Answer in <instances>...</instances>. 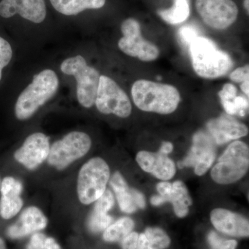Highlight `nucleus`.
<instances>
[{
	"label": "nucleus",
	"instance_id": "5701e85b",
	"mask_svg": "<svg viewBox=\"0 0 249 249\" xmlns=\"http://www.w3.org/2000/svg\"><path fill=\"white\" fill-rule=\"evenodd\" d=\"M23 200L20 195L14 193L1 194L0 199V217L9 220L17 215L23 206Z\"/></svg>",
	"mask_w": 249,
	"mask_h": 249
},
{
	"label": "nucleus",
	"instance_id": "79ce46f5",
	"mask_svg": "<svg viewBox=\"0 0 249 249\" xmlns=\"http://www.w3.org/2000/svg\"><path fill=\"white\" fill-rule=\"evenodd\" d=\"M244 6L247 14H249V0H244Z\"/></svg>",
	"mask_w": 249,
	"mask_h": 249
},
{
	"label": "nucleus",
	"instance_id": "aec40b11",
	"mask_svg": "<svg viewBox=\"0 0 249 249\" xmlns=\"http://www.w3.org/2000/svg\"><path fill=\"white\" fill-rule=\"evenodd\" d=\"M110 185L115 193L121 211L126 213L135 212L137 206L134 202L132 191L119 172L114 174L110 180Z\"/></svg>",
	"mask_w": 249,
	"mask_h": 249
},
{
	"label": "nucleus",
	"instance_id": "7c9ffc66",
	"mask_svg": "<svg viewBox=\"0 0 249 249\" xmlns=\"http://www.w3.org/2000/svg\"><path fill=\"white\" fill-rule=\"evenodd\" d=\"M47 237V235L42 232H34L31 235L26 249H43Z\"/></svg>",
	"mask_w": 249,
	"mask_h": 249
},
{
	"label": "nucleus",
	"instance_id": "0eeeda50",
	"mask_svg": "<svg viewBox=\"0 0 249 249\" xmlns=\"http://www.w3.org/2000/svg\"><path fill=\"white\" fill-rule=\"evenodd\" d=\"M91 147V138L88 134L73 131L52 144L47 161L55 169L65 170L87 155Z\"/></svg>",
	"mask_w": 249,
	"mask_h": 249
},
{
	"label": "nucleus",
	"instance_id": "c9c22d12",
	"mask_svg": "<svg viewBox=\"0 0 249 249\" xmlns=\"http://www.w3.org/2000/svg\"><path fill=\"white\" fill-rule=\"evenodd\" d=\"M137 249H154L150 244L149 243L145 234H141L140 235H139Z\"/></svg>",
	"mask_w": 249,
	"mask_h": 249
},
{
	"label": "nucleus",
	"instance_id": "9d476101",
	"mask_svg": "<svg viewBox=\"0 0 249 249\" xmlns=\"http://www.w3.org/2000/svg\"><path fill=\"white\" fill-rule=\"evenodd\" d=\"M196 7L203 21L217 30L231 27L239 14L238 7L232 0H196Z\"/></svg>",
	"mask_w": 249,
	"mask_h": 249
},
{
	"label": "nucleus",
	"instance_id": "2f4dec72",
	"mask_svg": "<svg viewBox=\"0 0 249 249\" xmlns=\"http://www.w3.org/2000/svg\"><path fill=\"white\" fill-rule=\"evenodd\" d=\"M230 78L232 81L237 83H242L243 82L249 80V65L236 69L235 71L231 73Z\"/></svg>",
	"mask_w": 249,
	"mask_h": 249
},
{
	"label": "nucleus",
	"instance_id": "b1692460",
	"mask_svg": "<svg viewBox=\"0 0 249 249\" xmlns=\"http://www.w3.org/2000/svg\"><path fill=\"white\" fill-rule=\"evenodd\" d=\"M144 234L154 249H165L169 247L170 237L160 228H147Z\"/></svg>",
	"mask_w": 249,
	"mask_h": 249
},
{
	"label": "nucleus",
	"instance_id": "7ed1b4c3",
	"mask_svg": "<svg viewBox=\"0 0 249 249\" xmlns=\"http://www.w3.org/2000/svg\"><path fill=\"white\" fill-rule=\"evenodd\" d=\"M189 52L193 69L201 78L215 79L227 74L233 67L229 54L207 37L198 36L190 45Z\"/></svg>",
	"mask_w": 249,
	"mask_h": 249
},
{
	"label": "nucleus",
	"instance_id": "58836bf2",
	"mask_svg": "<svg viewBox=\"0 0 249 249\" xmlns=\"http://www.w3.org/2000/svg\"><path fill=\"white\" fill-rule=\"evenodd\" d=\"M173 145L170 142H163L160 147V153L167 155L173 151Z\"/></svg>",
	"mask_w": 249,
	"mask_h": 249
},
{
	"label": "nucleus",
	"instance_id": "ddd939ff",
	"mask_svg": "<svg viewBox=\"0 0 249 249\" xmlns=\"http://www.w3.org/2000/svg\"><path fill=\"white\" fill-rule=\"evenodd\" d=\"M34 24H40L47 18L45 0H1L0 16L9 19L15 16Z\"/></svg>",
	"mask_w": 249,
	"mask_h": 249
},
{
	"label": "nucleus",
	"instance_id": "f3484780",
	"mask_svg": "<svg viewBox=\"0 0 249 249\" xmlns=\"http://www.w3.org/2000/svg\"><path fill=\"white\" fill-rule=\"evenodd\" d=\"M212 224L219 231L236 237H249V221L228 210L217 209L211 212Z\"/></svg>",
	"mask_w": 249,
	"mask_h": 249
},
{
	"label": "nucleus",
	"instance_id": "2eb2a0df",
	"mask_svg": "<svg viewBox=\"0 0 249 249\" xmlns=\"http://www.w3.org/2000/svg\"><path fill=\"white\" fill-rule=\"evenodd\" d=\"M47 224L48 219L43 212L36 206H29L22 211L17 222L6 229V235L11 240H20L44 230Z\"/></svg>",
	"mask_w": 249,
	"mask_h": 249
},
{
	"label": "nucleus",
	"instance_id": "f704fd0d",
	"mask_svg": "<svg viewBox=\"0 0 249 249\" xmlns=\"http://www.w3.org/2000/svg\"><path fill=\"white\" fill-rule=\"evenodd\" d=\"M131 191H132L134 202H135L137 207L143 209L145 206V198H144V196H142V193H141L140 192L135 189H131Z\"/></svg>",
	"mask_w": 249,
	"mask_h": 249
},
{
	"label": "nucleus",
	"instance_id": "6ab92c4d",
	"mask_svg": "<svg viewBox=\"0 0 249 249\" xmlns=\"http://www.w3.org/2000/svg\"><path fill=\"white\" fill-rule=\"evenodd\" d=\"M58 14L65 16H76L87 10L102 9L107 0H49Z\"/></svg>",
	"mask_w": 249,
	"mask_h": 249
},
{
	"label": "nucleus",
	"instance_id": "a878e982",
	"mask_svg": "<svg viewBox=\"0 0 249 249\" xmlns=\"http://www.w3.org/2000/svg\"><path fill=\"white\" fill-rule=\"evenodd\" d=\"M114 205V198L112 193L109 190H106L102 196L96 201L93 211L101 213H108Z\"/></svg>",
	"mask_w": 249,
	"mask_h": 249
},
{
	"label": "nucleus",
	"instance_id": "f257e3e1",
	"mask_svg": "<svg viewBox=\"0 0 249 249\" xmlns=\"http://www.w3.org/2000/svg\"><path fill=\"white\" fill-rule=\"evenodd\" d=\"M59 78L53 70L46 69L36 74L19 96L15 106V115L19 121L32 117L58 92Z\"/></svg>",
	"mask_w": 249,
	"mask_h": 249
},
{
	"label": "nucleus",
	"instance_id": "f03ea898",
	"mask_svg": "<svg viewBox=\"0 0 249 249\" xmlns=\"http://www.w3.org/2000/svg\"><path fill=\"white\" fill-rule=\"evenodd\" d=\"M132 96L141 110L160 114L174 112L181 101L179 91L175 87L147 80L134 82Z\"/></svg>",
	"mask_w": 249,
	"mask_h": 249
},
{
	"label": "nucleus",
	"instance_id": "39448f33",
	"mask_svg": "<svg viewBox=\"0 0 249 249\" xmlns=\"http://www.w3.org/2000/svg\"><path fill=\"white\" fill-rule=\"evenodd\" d=\"M110 178V170L106 160L94 157L80 168L77 178V194L83 204L97 200L106 190Z\"/></svg>",
	"mask_w": 249,
	"mask_h": 249
},
{
	"label": "nucleus",
	"instance_id": "ea45409f",
	"mask_svg": "<svg viewBox=\"0 0 249 249\" xmlns=\"http://www.w3.org/2000/svg\"><path fill=\"white\" fill-rule=\"evenodd\" d=\"M249 80H247V81L243 82V83H241L240 88L242 91H243L244 93L247 95V97L249 98Z\"/></svg>",
	"mask_w": 249,
	"mask_h": 249
},
{
	"label": "nucleus",
	"instance_id": "dca6fc26",
	"mask_svg": "<svg viewBox=\"0 0 249 249\" xmlns=\"http://www.w3.org/2000/svg\"><path fill=\"white\" fill-rule=\"evenodd\" d=\"M207 128L218 145L245 137L249 133L248 127L245 124L236 121L230 115H222L212 119L208 123Z\"/></svg>",
	"mask_w": 249,
	"mask_h": 249
},
{
	"label": "nucleus",
	"instance_id": "393cba45",
	"mask_svg": "<svg viewBox=\"0 0 249 249\" xmlns=\"http://www.w3.org/2000/svg\"><path fill=\"white\" fill-rule=\"evenodd\" d=\"M112 220V217L107 213L93 211L88 219V229L93 233L104 231L110 225Z\"/></svg>",
	"mask_w": 249,
	"mask_h": 249
},
{
	"label": "nucleus",
	"instance_id": "72a5a7b5",
	"mask_svg": "<svg viewBox=\"0 0 249 249\" xmlns=\"http://www.w3.org/2000/svg\"><path fill=\"white\" fill-rule=\"evenodd\" d=\"M208 240L210 245L214 249H219L220 247L221 244L223 242V239L220 236L218 235L215 232L211 231L208 236Z\"/></svg>",
	"mask_w": 249,
	"mask_h": 249
},
{
	"label": "nucleus",
	"instance_id": "1a4fd4ad",
	"mask_svg": "<svg viewBox=\"0 0 249 249\" xmlns=\"http://www.w3.org/2000/svg\"><path fill=\"white\" fill-rule=\"evenodd\" d=\"M100 112L128 117L132 113V103L124 89L110 77L101 75L94 103Z\"/></svg>",
	"mask_w": 249,
	"mask_h": 249
},
{
	"label": "nucleus",
	"instance_id": "e433bc0d",
	"mask_svg": "<svg viewBox=\"0 0 249 249\" xmlns=\"http://www.w3.org/2000/svg\"><path fill=\"white\" fill-rule=\"evenodd\" d=\"M43 249H62V247L53 237H47Z\"/></svg>",
	"mask_w": 249,
	"mask_h": 249
},
{
	"label": "nucleus",
	"instance_id": "473e14b6",
	"mask_svg": "<svg viewBox=\"0 0 249 249\" xmlns=\"http://www.w3.org/2000/svg\"><path fill=\"white\" fill-rule=\"evenodd\" d=\"M139 234L136 232H131L121 240L122 249H137L138 243Z\"/></svg>",
	"mask_w": 249,
	"mask_h": 249
},
{
	"label": "nucleus",
	"instance_id": "423d86ee",
	"mask_svg": "<svg viewBox=\"0 0 249 249\" xmlns=\"http://www.w3.org/2000/svg\"><path fill=\"white\" fill-rule=\"evenodd\" d=\"M249 149L245 142H232L218 160L211 171L214 181L230 184L245 176L249 169Z\"/></svg>",
	"mask_w": 249,
	"mask_h": 249
},
{
	"label": "nucleus",
	"instance_id": "a19ab883",
	"mask_svg": "<svg viewBox=\"0 0 249 249\" xmlns=\"http://www.w3.org/2000/svg\"><path fill=\"white\" fill-rule=\"evenodd\" d=\"M0 249H8L4 239L0 236Z\"/></svg>",
	"mask_w": 249,
	"mask_h": 249
},
{
	"label": "nucleus",
	"instance_id": "9b49d317",
	"mask_svg": "<svg viewBox=\"0 0 249 249\" xmlns=\"http://www.w3.org/2000/svg\"><path fill=\"white\" fill-rule=\"evenodd\" d=\"M216 150L213 139L204 132L195 134L193 145L188 156L178 163L179 168L194 167L199 176L204 175L211 168L215 159Z\"/></svg>",
	"mask_w": 249,
	"mask_h": 249
},
{
	"label": "nucleus",
	"instance_id": "4c0bfd02",
	"mask_svg": "<svg viewBox=\"0 0 249 249\" xmlns=\"http://www.w3.org/2000/svg\"><path fill=\"white\" fill-rule=\"evenodd\" d=\"M237 247V242L233 240H223L219 249H235Z\"/></svg>",
	"mask_w": 249,
	"mask_h": 249
},
{
	"label": "nucleus",
	"instance_id": "c756f323",
	"mask_svg": "<svg viewBox=\"0 0 249 249\" xmlns=\"http://www.w3.org/2000/svg\"><path fill=\"white\" fill-rule=\"evenodd\" d=\"M197 30L193 26L185 25L178 30V37L183 44L189 47L190 45L198 37Z\"/></svg>",
	"mask_w": 249,
	"mask_h": 249
},
{
	"label": "nucleus",
	"instance_id": "a211bd4d",
	"mask_svg": "<svg viewBox=\"0 0 249 249\" xmlns=\"http://www.w3.org/2000/svg\"><path fill=\"white\" fill-rule=\"evenodd\" d=\"M137 161L144 171L156 178L166 181L173 178L176 173L175 163L167 155L147 151L139 152Z\"/></svg>",
	"mask_w": 249,
	"mask_h": 249
},
{
	"label": "nucleus",
	"instance_id": "4be33fe9",
	"mask_svg": "<svg viewBox=\"0 0 249 249\" xmlns=\"http://www.w3.org/2000/svg\"><path fill=\"white\" fill-rule=\"evenodd\" d=\"M134 221L131 218H120L116 222L111 224L103 232V240L107 242L121 241L133 230Z\"/></svg>",
	"mask_w": 249,
	"mask_h": 249
},
{
	"label": "nucleus",
	"instance_id": "6e6552de",
	"mask_svg": "<svg viewBox=\"0 0 249 249\" xmlns=\"http://www.w3.org/2000/svg\"><path fill=\"white\" fill-rule=\"evenodd\" d=\"M121 30L123 37L119 40L118 46L123 53L144 62L154 61L158 58V47L142 37L138 20L127 18L121 24Z\"/></svg>",
	"mask_w": 249,
	"mask_h": 249
},
{
	"label": "nucleus",
	"instance_id": "412c9836",
	"mask_svg": "<svg viewBox=\"0 0 249 249\" xmlns=\"http://www.w3.org/2000/svg\"><path fill=\"white\" fill-rule=\"evenodd\" d=\"M191 14L188 0H174L173 6L170 9L160 10V16L165 22L178 24L186 21Z\"/></svg>",
	"mask_w": 249,
	"mask_h": 249
},
{
	"label": "nucleus",
	"instance_id": "f8f14e48",
	"mask_svg": "<svg viewBox=\"0 0 249 249\" xmlns=\"http://www.w3.org/2000/svg\"><path fill=\"white\" fill-rule=\"evenodd\" d=\"M49 137L42 132L31 134L14 153L15 160L28 170H35L48 158Z\"/></svg>",
	"mask_w": 249,
	"mask_h": 249
},
{
	"label": "nucleus",
	"instance_id": "c85d7f7f",
	"mask_svg": "<svg viewBox=\"0 0 249 249\" xmlns=\"http://www.w3.org/2000/svg\"><path fill=\"white\" fill-rule=\"evenodd\" d=\"M237 90L235 85L227 83L224 85L222 89L218 93L223 107L232 102L237 96Z\"/></svg>",
	"mask_w": 249,
	"mask_h": 249
},
{
	"label": "nucleus",
	"instance_id": "4468645a",
	"mask_svg": "<svg viewBox=\"0 0 249 249\" xmlns=\"http://www.w3.org/2000/svg\"><path fill=\"white\" fill-rule=\"evenodd\" d=\"M157 188L160 196H152V205L160 206L166 201H170L173 204L175 214L178 217L187 215L192 200L184 183L180 181H175L173 184L168 182H160L157 185Z\"/></svg>",
	"mask_w": 249,
	"mask_h": 249
},
{
	"label": "nucleus",
	"instance_id": "cd10ccee",
	"mask_svg": "<svg viewBox=\"0 0 249 249\" xmlns=\"http://www.w3.org/2000/svg\"><path fill=\"white\" fill-rule=\"evenodd\" d=\"M0 191L1 194L14 193L21 195L23 191V185L17 178L12 177H6L1 181Z\"/></svg>",
	"mask_w": 249,
	"mask_h": 249
},
{
	"label": "nucleus",
	"instance_id": "bb28decb",
	"mask_svg": "<svg viewBox=\"0 0 249 249\" xmlns=\"http://www.w3.org/2000/svg\"><path fill=\"white\" fill-rule=\"evenodd\" d=\"M13 58V49L7 40L0 37V81L3 70L9 65Z\"/></svg>",
	"mask_w": 249,
	"mask_h": 249
},
{
	"label": "nucleus",
	"instance_id": "20e7f679",
	"mask_svg": "<svg viewBox=\"0 0 249 249\" xmlns=\"http://www.w3.org/2000/svg\"><path fill=\"white\" fill-rule=\"evenodd\" d=\"M64 74L74 77L76 81V96L78 103L83 107L94 106L99 84V71L88 65L81 55L65 59L60 65Z\"/></svg>",
	"mask_w": 249,
	"mask_h": 249
}]
</instances>
